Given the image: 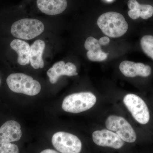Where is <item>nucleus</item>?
Instances as JSON below:
<instances>
[{
	"mask_svg": "<svg viewBox=\"0 0 153 153\" xmlns=\"http://www.w3.org/2000/svg\"><path fill=\"white\" fill-rule=\"evenodd\" d=\"M119 69L124 76L128 77L137 76L148 77L152 73V68L149 65L128 60H125L121 62L119 66Z\"/></svg>",
	"mask_w": 153,
	"mask_h": 153,
	"instance_id": "nucleus-10",
	"label": "nucleus"
},
{
	"mask_svg": "<svg viewBox=\"0 0 153 153\" xmlns=\"http://www.w3.org/2000/svg\"><path fill=\"white\" fill-rule=\"evenodd\" d=\"M97 25L105 35L112 38L123 36L128 28L123 16L114 12H107L101 15L97 19Z\"/></svg>",
	"mask_w": 153,
	"mask_h": 153,
	"instance_id": "nucleus-1",
	"label": "nucleus"
},
{
	"mask_svg": "<svg viewBox=\"0 0 153 153\" xmlns=\"http://www.w3.org/2000/svg\"><path fill=\"white\" fill-rule=\"evenodd\" d=\"M128 6L130 10L128 16L134 20L140 17L143 19H148L153 15V7L150 5L140 4L137 0H129Z\"/></svg>",
	"mask_w": 153,
	"mask_h": 153,
	"instance_id": "nucleus-14",
	"label": "nucleus"
},
{
	"mask_svg": "<svg viewBox=\"0 0 153 153\" xmlns=\"http://www.w3.org/2000/svg\"><path fill=\"white\" fill-rule=\"evenodd\" d=\"M45 26L40 20L32 18H24L13 23L10 28L12 36L17 39L30 40L41 35Z\"/></svg>",
	"mask_w": 153,
	"mask_h": 153,
	"instance_id": "nucleus-2",
	"label": "nucleus"
},
{
	"mask_svg": "<svg viewBox=\"0 0 153 153\" xmlns=\"http://www.w3.org/2000/svg\"><path fill=\"white\" fill-rule=\"evenodd\" d=\"M140 45L145 54L153 60V36H143L140 40Z\"/></svg>",
	"mask_w": 153,
	"mask_h": 153,
	"instance_id": "nucleus-17",
	"label": "nucleus"
},
{
	"mask_svg": "<svg viewBox=\"0 0 153 153\" xmlns=\"http://www.w3.org/2000/svg\"><path fill=\"white\" fill-rule=\"evenodd\" d=\"M123 102L134 118L141 124L149 122L150 118L149 111L145 101L138 96L133 94H126Z\"/></svg>",
	"mask_w": 153,
	"mask_h": 153,
	"instance_id": "nucleus-5",
	"label": "nucleus"
},
{
	"mask_svg": "<svg viewBox=\"0 0 153 153\" xmlns=\"http://www.w3.org/2000/svg\"><path fill=\"white\" fill-rule=\"evenodd\" d=\"M1 79H0V84H1Z\"/></svg>",
	"mask_w": 153,
	"mask_h": 153,
	"instance_id": "nucleus-22",
	"label": "nucleus"
},
{
	"mask_svg": "<svg viewBox=\"0 0 153 153\" xmlns=\"http://www.w3.org/2000/svg\"><path fill=\"white\" fill-rule=\"evenodd\" d=\"M6 81L9 88L16 93L35 96L40 93L41 91L40 82L32 76L24 73L10 74Z\"/></svg>",
	"mask_w": 153,
	"mask_h": 153,
	"instance_id": "nucleus-3",
	"label": "nucleus"
},
{
	"mask_svg": "<svg viewBox=\"0 0 153 153\" xmlns=\"http://www.w3.org/2000/svg\"><path fill=\"white\" fill-rule=\"evenodd\" d=\"M0 153H19V148L15 144L0 141Z\"/></svg>",
	"mask_w": 153,
	"mask_h": 153,
	"instance_id": "nucleus-18",
	"label": "nucleus"
},
{
	"mask_svg": "<svg viewBox=\"0 0 153 153\" xmlns=\"http://www.w3.org/2000/svg\"><path fill=\"white\" fill-rule=\"evenodd\" d=\"M46 44L43 40L38 39L30 46V61L34 69L42 68L44 66L43 56Z\"/></svg>",
	"mask_w": 153,
	"mask_h": 153,
	"instance_id": "nucleus-16",
	"label": "nucleus"
},
{
	"mask_svg": "<svg viewBox=\"0 0 153 153\" xmlns=\"http://www.w3.org/2000/svg\"><path fill=\"white\" fill-rule=\"evenodd\" d=\"M96 101V97L91 92L73 93L64 99L62 109L66 112L79 113L90 109L95 104Z\"/></svg>",
	"mask_w": 153,
	"mask_h": 153,
	"instance_id": "nucleus-4",
	"label": "nucleus"
},
{
	"mask_svg": "<svg viewBox=\"0 0 153 153\" xmlns=\"http://www.w3.org/2000/svg\"><path fill=\"white\" fill-rule=\"evenodd\" d=\"M108 2H111L113 0H106Z\"/></svg>",
	"mask_w": 153,
	"mask_h": 153,
	"instance_id": "nucleus-21",
	"label": "nucleus"
},
{
	"mask_svg": "<svg viewBox=\"0 0 153 153\" xmlns=\"http://www.w3.org/2000/svg\"><path fill=\"white\" fill-rule=\"evenodd\" d=\"M84 47L87 50L86 55L88 60L94 62H101L106 60L108 54L103 52L98 40L89 37L85 40Z\"/></svg>",
	"mask_w": 153,
	"mask_h": 153,
	"instance_id": "nucleus-13",
	"label": "nucleus"
},
{
	"mask_svg": "<svg viewBox=\"0 0 153 153\" xmlns=\"http://www.w3.org/2000/svg\"><path fill=\"white\" fill-rule=\"evenodd\" d=\"M40 153H60L58 152H56V151L54 150L51 149H47L44 150L41 152Z\"/></svg>",
	"mask_w": 153,
	"mask_h": 153,
	"instance_id": "nucleus-20",
	"label": "nucleus"
},
{
	"mask_svg": "<svg viewBox=\"0 0 153 153\" xmlns=\"http://www.w3.org/2000/svg\"><path fill=\"white\" fill-rule=\"evenodd\" d=\"M21 126L18 122L9 120L0 128V141L12 143L17 141L22 137Z\"/></svg>",
	"mask_w": 153,
	"mask_h": 153,
	"instance_id": "nucleus-12",
	"label": "nucleus"
},
{
	"mask_svg": "<svg viewBox=\"0 0 153 153\" xmlns=\"http://www.w3.org/2000/svg\"><path fill=\"white\" fill-rule=\"evenodd\" d=\"M94 143L102 147L120 149L124 145V141L117 134L107 129L94 131L92 134Z\"/></svg>",
	"mask_w": 153,
	"mask_h": 153,
	"instance_id": "nucleus-8",
	"label": "nucleus"
},
{
	"mask_svg": "<svg viewBox=\"0 0 153 153\" xmlns=\"http://www.w3.org/2000/svg\"><path fill=\"white\" fill-rule=\"evenodd\" d=\"M36 7L42 13L54 16L63 13L67 8V0H36Z\"/></svg>",
	"mask_w": 153,
	"mask_h": 153,
	"instance_id": "nucleus-11",
	"label": "nucleus"
},
{
	"mask_svg": "<svg viewBox=\"0 0 153 153\" xmlns=\"http://www.w3.org/2000/svg\"><path fill=\"white\" fill-rule=\"evenodd\" d=\"M105 125L108 129L115 132L124 142L132 143L137 139L135 131L123 117L115 115L110 116L107 118Z\"/></svg>",
	"mask_w": 153,
	"mask_h": 153,
	"instance_id": "nucleus-6",
	"label": "nucleus"
},
{
	"mask_svg": "<svg viewBox=\"0 0 153 153\" xmlns=\"http://www.w3.org/2000/svg\"><path fill=\"white\" fill-rule=\"evenodd\" d=\"M10 45L18 55L17 62L19 65L25 66L30 63V46L29 43L16 38L11 41Z\"/></svg>",
	"mask_w": 153,
	"mask_h": 153,
	"instance_id": "nucleus-15",
	"label": "nucleus"
},
{
	"mask_svg": "<svg viewBox=\"0 0 153 153\" xmlns=\"http://www.w3.org/2000/svg\"><path fill=\"white\" fill-rule=\"evenodd\" d=\"M98 41L100 45L105 46V45H108L109 44L110 40L107 36H104V37H102L100 38Z\"/></svg>",
	"mask_w": 153,
	"mask_h": 153,
	"instance_id": "nucleus-19",
	"label": "nucleus"
},
{
	"mask_svg": "<svg viewBox=\"0 0 153 153\" xmlns=\"http://www.w3.org/2000/svg\"><path fill=\"white\" fill-rule=\"evenodd\" d=\"M76 66L71 62L65 63L63 61H59L55 63L47 72L49 81L52 84H55L60 76L66 75L67 76H76L78 74L76 72Z\"/></svg>",
	"mask_w": 153,
	"mask_h": 153,
	"instance_id": "nucleus-9",
	"label": "nucleus"
},
{
	"mask_svg": "<svg viewBox=\"0 0 153 153\" xmlns=\"http://www.w3.org/2000/svg\"><path fill=\"white\" fill-rule=\"evenodd\" d=\"M53 146L61 153H79L82 149V143L73 134L59 131L52 136Z\"/></svg>",
	"mask_w": 153,
	"mask_h": 153,
	"instance_id": "nucleus-7",
	"label": "nucleus"
}]
</instances>
